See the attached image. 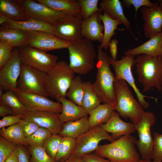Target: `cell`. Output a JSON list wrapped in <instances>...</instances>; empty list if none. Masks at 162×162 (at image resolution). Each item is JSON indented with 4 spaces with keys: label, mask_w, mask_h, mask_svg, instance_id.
I'll return each mask as SVG.
<instances>
[{
    "label": "cell",
    "mask_w": 162,
    "mask_h": 162,
    "mask_svg": "<svg viewBox=\"0 0 162 162\" xmlns=\"http://www.w3.org/2000/svg\"><path fill=\"white\" fill-rule=\"evenodd\" d=\"M110 65V57L99 45L98 47L96 79L92 86L101 102L110 104L114 108L115 97L114 83L116 78L111 70Z\"/></svg>",
    "instance_id": "6da1fadb"
},
{
    "label": "cell",
    "mask_w": 162,
    "mask_h": 162,
    "mask_svg": "<svg viewBox=\"0 0 162 162\" xmlns=\"http://www.w3.org/2000/svg\"><path fill=\"white\" fill-rule=\"evenodd\" d=\"M138 80L142 86V93L155 88L162 91V56L154 57L146 54L139 55L135 59Z\"/></svg>",
    "instance_id": "7a4b0ae2"
},
{
    "label": "cell",
    "mask_w": 162,
    "mask_h": 162,
    "mask_svg": "<svg viewBox=\"0 0 162 162\" xmlns=\"http://www.w3.org/2000/svg\"><path fill=\"white\" fill-rule=\"evenodd\" d=\"M136 141L131 134L123 136L110 143L99 145L95 153L111 162H138L140 159L136 148Z\"/></svg>",
    "instance_id": "3957f363"
},
{
    "label": "cell",
    "mask_w": 162,
    "mask_h": 162,
    "mask_svg": "<svg viewBox=\"0 0 162 162\" xmlns=\"http://www.w3.org/2000/svg\"><path fill=\"white\" fill-rule=\"evenodd\" d=\"M114 85L115 110L123 118H129L134 125L137 124L145 112L142 107L134 98L125 81L116 79Z\"/></svg>",
    "instance_id": "277c9868"
},
{
    "label": "cell",
    "mask_w": 162,
    "mask_h": 162,
    "mask_svg": "<svg viewBox=\"0 0 162 162\" xmlns=\"http://www.w3.org/2000/svg\"><path fill=\"white\" fill-rule=\"evenodd\" d=\"M69 66L75 74L83 75L93 68L96 52L92 41L83 38L68 47Z\"/></svg>",
    "instance_id": "5b68a950"
},
{
    "label": "cell",
    "mask_w": 162,
    "mask_h": 162,
    "mask_svg": "<svg viewBox=\"0 0 162 162\" xmlns=\"http://www.w3.org/2000/svg\"><path fill=\"white\" fill-rule=\"evenodd\" d=\"M74 76L66 62H57L46 73V85L49 96L58 101L61 98H66Z\"/></svg>",
    "instance_id": "8992f818"
},
{
    "label": "cell",
    "mask_w": 162,
    "mask_h": 162,
    "mask_svg": "<svg viewBox=\"0 0 162 162\" xmlns=\"http://www.w3.org/2000/svg\"><path fill=\"white\" fill-rule=\"evenodd\" d=\"M46 73L22 63L17 89L22 92L48 97L46 85Z\"/></svg>",
    "instance_id": "52a82bcc"
},
{
    "label": "cell",
    "mask_w": 162,
    "mask_h": 162,
    "mask_svg": "<svg viewBox=\"0 0 162 162\" xmlns=\"http://www.w3.org/2000/svg\"><path fill=\"white\" fill-rule=\"evenodd\" d=\"M103 140H107L111 142L116 140L102 128L101 125L90 128L88 132L76 139L75 148L69 158L82 157L95 151L99 142Z\"/></svg>",
    "instance_id": "ba28073f"
},
{
    "label": "cell",
    "mask_w": 162,
    "mask_h": 162,
    "mask_svg": "<svg viewBox=\"0 0 162 162\" xmlns=\"http://www.w3.org/2000/svg\"><path fill=\"white\" fill-rule=\"evenodd\" d=\"M156 120V116L153 113L145 112L140 121L134 125L139 136L136 146L142 160H151L152 158L154 140L151 128Z\"/></svg>",
    "instance_id": "9c48e42d"
},
{
    "label": "cell",
    "mask_w": 162,
    "mask_h": 162,
    "mask_svg": "<svg viewBox=\"0 0 162 162\" xmlns=\"http://www.w3.org/2000/svg\"><path fill=\"white\" fill-rule=\"evenodd\" d=\"M22 63L42 72L47 73L57 62L58 57L29 45L18 49Z\"/></svg>",
    "instance_id": "30bf717a"
},
{
    "label": "cell",
    "mask_w": 162,
    "mask_h": 162,
    "mask_svg": "<svg viewBox=\"0 0 162 162\" xmlns=\"http://www.w3.org/2000/svg\"><path fill=\"white\" fill-rule=\"evenodd\" d=\"M109 57L111 65L115 72L116 79L123 80L127 82L133 89L139 103L142 108L145 109L148 108L150 105L146 101L145 98H153L143 94L135 84L131 70L132 66L135 65L134 56L131 55L123 56L118 60H114L111 56Z\"/></svg>",
    "instance_id": "8fae6325"
},
{
    "label": "cell",
    "mask_w": 162,
    "mask_h": 162,
    "mask_svg": "<svg viewBox=\"0 0 162 162\" xmlns=\"http://www.w3.org/2000/svg\"><path fill=\"white\" fill-rule=\"evenodd\" d=\"M17 0L28 18L36 19L54 26L68 15L33 0Z\"/></svg>",
    "instance_id": "7c38bea8"
},
{
    "label": "cell",
    "mask_w": 162,
    "mask_h": 162,
    "mask_svg": "<svg viewBox=\"0 0 162 162\" xmlns=\"http://www.w3.org/2000/svg\"><path fill=\"white\" fill-rule=\"evenodd\" d=\"M22 63L18 49H16L8 61L0 68V87L7 91H16Z\"/></svg>",
    "instance_id": "4fadbf2b"
},
{
    "label": "cell",
    "mask_w": 162,
    "mask_h": 162,
    "mask_svg": "<svg viewBox=\"0 0 162 162\" xmlns=\"http://www.w3.org/2000/svg\"><path fill=\"white\" fill-rule=\"evenodd\" d=\"M83 20L81 14L68 15L55 27L53 34L70 43H75L83 38L82 32Z\"/></svg>",
    "instance_id": "5bb4252c"
},
{
    "label": "cell",
    "mask_w": 162,
    "mask_h": 162,
    "mask_svg": "<svg viewBox=\"0 0 162 162\" xmlns=\"http://www.w3.org/2000/svg\"><path fill=\"white\" fill-rule=\"evenodd\" d=\"M14 93L28 111H47L58 113L62 111V104L60 102L52 101L44 96L22 92L17 89Z\"/></svg>",
    "instance_id": "9a60e30c"
},
{
    "label": "cell",
    "mask_w": 162,
    "mask_h": 162,
    "mask_svg": "<svg viewBox=\"0 0 162 162\" xmlns=\"http://www.w3.org/2000/svg\"><path fill=\"white\" fill-rule=\"evenodd\" d=\"M26 32L28 45L45 52L67 48L71 44L52 33L41 31Z\"/></svg>",
    "instance_id": "2e32d148"
},
{
    "label": "cell",
    "mask_w": 162,
    "mask_h": 162,
    "mask_svg": "<svg viewBox=\"0 0 162 162\" xmlns=\"http://www.w3.org/2000/svg\"><path fill=\"white\" fill-rule=\"evenodd\" d=\"M140 11L145 23L144 32L148 38L157 35L162 31V0L155 3L152 8L143 6Z\"/></svg>",
    "instance_id": "e0dca14e"
},
{
    "label": "cell",
    "mask_w": 162,
    "mask_h": 162,
    "mask_svg": "<svg viewBox=\"0 0 162 162\" xmlns=\"http://www.w3.org/2000/svg\"><path fill=\"white\" fill-rule=\"evenodd\" d=\"M60 113L47 111H28L23 114L21 119L31 120L40 127L45 128L52 134H59L63 124L59 119Z\"/></svg>",
    "instance_id": "ac0fdd59"
},
{
    "label": "cell",
    "mask_w": 162,
    "mask_h": 162,
    "mask_svg": "<svg viewBox=\"0 0 162 162\" xmlns=\"http://www.w3.org/2000/svg\"><path fill=\"white\" fill-rule=\"evenodd\" d=\"M100 10L93 14L88 19L83 20L82 32L83 38L94 41L102 43L104 36V26L101 22Z\"/></svg>",
    "instance_id": "d6986e66"
},
{
    "label": "cell",
    "mask_w": 162,
    "mask_h": 162,
    "mask_svg": "<svg viewBox=\"0 0 162 162\" xmlns=\"http://www.w3.org/2000/svg\"><path fill=\"white\" fill-rule=\"evenodd\" d=\"M101 126L106 132L111 133V136L115 140L136 131L133 123L123 121L118 113L115 111L109 120L104 124H101Z\"/></svg>",
    "instance_id": "ffe728a7"
},
{
    "label": "cell",
    "mask_w": 162,
    "mask_h": 162,
    "mask_svg": "<svg viewBox=\"0 0 162 162\" xmlns=\"http://www.w3.org/2000/svg\"><path fill=\"white\" fill-rule=\"evenodd\" d=\"M2 26L24 32L41 31L52 33L56 29L52 25L31 18L22 21L9 20Z\"/></svg>",
    "instance_id": "44dd1931"
},
{
    "label": "cell",
    "mask_w": 162,
    "mask_h": 162,
    "mask_svg": "<svg viewBox=\"0 0 162 162\" xmlns=\"http://www.w3.org/2000/svg\"><path fill=\"white\" fill-rule=\"evenodd\" d=\"M162 44V31L138 46L129 49L124 52L125 56L146 54L154 57L160 56Z\"/></svg>",
    "instance_id": "7402d4cb"
},
{
    "label": "cell",
    "mask_w": 162,
    "mask_h": 162,
    "mask_svg": "<svg viewBox=\"0 0 162 162\" xmlns=\"http://www.w3.org/2000/svg\"><path fill=\"white\" fill-rule=\"evenodd\" d=\"M58 102L62 104V111L59 118L62 124L79 120L88 115L82 106L76 105L66 98H60Z\"/></svg>",
    "instance_id": "603a6c76"
},
{
    "label": "cell",
    "mask_w": 162,
    "mask_h": 162,
    "mask_svg": "<svg viewBox=\"0 0 162 162\" xmlns=\"http://www.w3.org/2000/svg\"><path fill=\"white\" fill-rule=\"evenodd\" d=\"M0 40L13 48L28 45L26 32L2 26L0 29Z\"/></svg>",
    "instance_id": "cb8c5ba5"
},
{
    "label": "cell",
    "mask_w": 162,
    "mask_h": 162,
    "mask_svg": "<svg viewBox=\"0 0 162 162\" xmlns=\"http://www.w3.org/2000/svg\"><path fill=\"white\" fill-rule=\"evenodd\" d=\"M100 10L112 18L121 22L131 33L130 23L125 16L121 2L119 0H103L100 3Z\"/></svg>",
    "instance_id": "d4e9b609"
},
{
    "label": "cell",
    "mask_w": 162,
    "mask_h": 162,
    "mask_svg": "<svg viewBox=\"0 0 162 162\" xmlns=\"http://www.w3.org/2000/svg\"><path fill=\"white\" fill-rule=\"evenodd\" d=\"M88 117L85 116L77 120L64 123L59 134L61 136H67L76 139L90 129Z\"/></svg>",
    "instance_id": "484cf974"
},
{
    "label": "cell",
    "mask_w": 162,
    "mask_h": 162,
    "mask_svg": "<svg viewBox=\"0 0 162 162\" xmlns=\"http://www.w3.org/2000/svg\"><path fill=\"white\" fill-rule=\"evenodd\" d=\"M37 1L51 9L67 15L81 14V8L78 0H37Z\"/></svg>",
    "instance_id": "4316f807"
},
{
    "label": "cell",
    "mask_w": 162,
    "mask_h": 162,
    "mask_svg": "<svg viewBox=\"0 0 162 162\" xmlns=\"http://www.w3.org/2000/svg\"><path fill=\"white\" fill-rule=\"evenodd\" d=\"M115 109L109 104H100L89 114L88 119L90 128L106 123L115 112Z\"/></svg>",
    "instance_id": "83f0119b"
},
{
    "label": "cell",
    "mask_w": 162,
    "mask_h": 162,
    "mask_svg": "<svg viewBox=\"0 0 162 162\" xmlns=\"http://www.w3.org/2000/svg\"><path fill=\"white\" fill-rule=\"evenodd\" d=\"M0 14L14 21H24L28 19L17 0H0Z\"/></svg>",
    "instance_id": "f1b7e54d"
},
{
    "label": "cell",
    "mask_w": 162,
    "mask_h": 162,
    "mask_svg": "<svg viewBox=\"0 0 162 162\" xmlns=\"http://www.w3.org/2000/svg\"><path fill=\"white\" fill-rule=\"evenodd\" d=\"M100 18L104 29L103 40L99 46L103 49L107 50L109 48V44L112 38L116 34L115 31L118 29V26L122 23L118 20L112 18L105 12L100 15Z\"/></svg>",
    "instance_id": "f546056e"
},
{
    "label": "cell",
    "mask_w": 162,
    "mask_h": 162,
    "mask_svg": "<svg viewBox=\"0 0 162 162\" xmlns=\"http://www.w3.org/2000/svg\"><path fill=\"white\" fill-rule=\"evenodd\" d=\"M84 94L81 106L89 115L101 102L94 91L91 81L83 82Z\"/></svg>",
    "instance_id": "4dcf8cb0"
},
{
    "label": "cell",
    "mask_w": 162,
    "mask_h": 162,
    "mask_svg": "<svg viewBox=\"0 0 162 162\" xmlns=\"http://www.w3.org/2000/svg\"><path fill=\"white\" fill-rule=\"evenodd\" d=\"M0 136L17 145L28 146L26 137L19 123L0 129Z\"/></svg>",
    "instance_id": "1f68e13d"
},
{
    "label": "cell",
    "mask_w": 162,
    "mask_h": 162,
    "mask_svg": "<svg viewBox=\"0 0 162 162\" xmlns=\"http://www.w3.org/2000/svg\"><path fill=\"white\" fill-rule=\"evenodd\" d=\"M0 103L7 105L12 110L14 115H22L28 111L14 92L7 91L0 98Z\"/></svg>",
    "instance_id": "d6a6232c"
},
{
    "label": "cell",
    "mask_w": 162,
    "mask_h": 162,
    "mask_svg": "<svg viewBox=\"0 0 162 162\" xmlns=\"http://www.w3.org/2000/svg\"><path fill=\"white\" fill-rule=\"evenodd\" d=\"M84 94L83 82L81 76H77L72 80L66 97L76 105L81 106Z\"/></svg>",
    "instance_id": "836d02e7"
},
{
    "label": "cell",
    "mask_w": 162,
    "mask_h": 162,
    "mask_svg": "<svg viewBox=\"0 0 162 162\" xmlns=\"http://www.w3.org/2000/svg\"><path fill=\"white\" fill-rule=\"evenodd\" d=\"M76 139L67 136H62L55 162H61L68 159L75 148Z\"/></svg>",
    "instance_id": "e575fe53"
},
{
    "label": "cell",
    "mask_w": 162,
    "mask_h": 162,
    "mask_svg": "<svg viewBox=\"0 0 162 162\" xmlns=\"http://www.w3.org/2000/svg\"><path fill=\"white\" fill-rule=\"evenodd\" d=\"M52 134L47 129L40 127L32 135L26 138V141L28 146H42L46 140Z\"/></svg>",
    "instance_id": "d590c367"
},
{
    "label": "cell",
    "mask_w": 162,
    "mask_h": 162,
    "mask_svg": "<svg viewBox=\"0 0 162 162\" xmlns=\"http://www.w3.org/2000/svg\"><path fill=\"white\" fill-rule=\"evenodd\" d=\"M28 146L31 156L30 162H55L42 146Z\"/></svg>",
    "instance_id": "8d00e7d4"
},
{
    "label": "cell",
    "mask_w": 162,
    "mask_h": 162,
    "mask_svg": "<svg viewBox=\"0 0 162 162\" xmlns=\"http://www.w3.org/2000/svg\"><path fill=\"white\" fill-rule=\"evenodd\" d=\"M62 137L59 134H52L46 140L42 146L47 154L54 160L59 148Z\"/></svg>",
    "instance_id": "74e56055"
},
{
    "label": "cell",
    "mask_w": 162,
    "mask_h": 162,
    "mask_svg": "<svg viewBox=\"0 0 162 162\" xmlns=\"http://www.w3.org/2000/svg\"><path fill=\"white\" fill-rule=\"evenodd\" d=\"M78 1L83 20L88 19L94 13L100 10L98 7V0H78Z\"/></svg>",
    "instance_id": "f35d334b"
},
{
    "label": "cell",
    "mask_w": 162,
    "mask_h": 162,
    "mask_svg": "<svg viewBox=\"0 0 162 162\" xmlns=\"http://www.w3.org/2000/svg\"><path fill=\"white\" fill-rule=\"evenodd\" d=\"M17 145L0 137V162H4L8 156L17 148Z\"/></svg>",
    "instance_id": "ab89813d"
},
{
    "label": "cell",
    "mask_w": 162,
    "mask_h": 162,
    "mask_svg": "<svg viewBox=\"0 0 162 162\" xmlns=\"http://www.w3.org/2000/svg\"><path fill=\"white\" fill-rule=\"evenodd\" d=\"M153 145L152 158L153 161H162V134H153Z\"/></svg>",
    "instance_id": "60d3db41"
},
{
    "label": "cell",
    "mask_w": 162,
    "mask_h": 162,
    "mask_svg": "<svg viewBox=\"0 0 162 162\" xmlns=\"http://www.w3.org/2000/svg\"><path fill=\"white\" fill-rule=\"evenodd\" d=\"M18 123L21 127L26 138L31 136L40 127L35 122L28 120L21 119Z\"/></svg>",
    "instance_id": "b9f144b4"
},
{
    "label": "cell",
    "mask_w": 162,
    "mask_h": 162,
    "mask_svg": "<svg viewBox=\"0 0 162 162\" xmlns=\"http://www.w3.org/2000/svg\"><path fill=\"white\" fill-rule=\"evenodd\" d=\"M13 48L8 44L0 40V68L2 67L10 58Z\"/></svg>",
    "instance_id": "7bdbcfd3"
},
{
    "label": "cell",
    "mask_w": 162,
    "mask_h": 162,
    "mask_svg": "<svg viewBox=\"0 0 162 162\" xmlns=\"http://www.w3.org/2000/svg\"><path fill=\"white\" fill-rule=\"evenodd\" d=\"M122 3L124 5L130 8L133 6L135 8V18L136 19L138 9L142 6L152 8L154 6L155 2L152 3L149 0H124Z\"/></svg>",
    "instance_id": "ee69618b"
},
{
    "label": "cell",
    "mask_w": 162,
    "mask_h": 162,
    "mask_svg": "<svg viewBox=\"0 0 162 162\" xmlns=\"http://www.w3.org/2000/svg\"><path fill=\"white\" fill-rule=\"evenodd\" d=\"M22 115H9L4 116L0 120V128L9 127L19 123Z\"/></svg>",
    "instance_id": "f6af8a7d"
},
{
    "label": "cell",
    "mask_w": 162,
    "mask_h": 162,
    "mask_svg": "<svg viewBox=\"0 0 162 162\" xmlns=\"http://www.w3.org/2000/svg\"><path fill=\"white\" fill-rule=\"evenodd\" d=\"M17 151L19 162H30L28 153L23 146L18 145Z\"/></svg>",
    "instance_id": "bcb514c9"
},
{
    "label": "cell",
    "mask_w": 162,
    "mask_h": 162,
    "mask_svg": "<svg viewBox=\"0 0 162 162\" xmlns=\"http://www.w3.org/2000/svg\"><path fill=\"white\" fill-rule=\"evenodd\" d=\"M82 157L86 162H111L108 159L106 160L97 154H86Z\"/></svg>",
    "instance_id": "7dc6e473"
},
{
    "label": "cell",
    "mask_w": 162,
    "mask_h": 162,
    "mask_svg": "<svg viewBox=\"0 0 162 162\" xmlns=\"http://www.w3.org/2000/svg\"><path fill=\"white\" fill-rule=\"evenodd\" d=\"M118 40L116 39H113L111 40L109 44L110 48L109 51L111 57L115 60H116L117 54V46Z\"/></svg>",
    "instance_id": "c3c4849f"
},
{
    "label": "cell",
    "mask_w": 162,
    "mask_h": 162,
    "mask_svg": "<svg viewBox=\"0 0 162 162\" xmlns=\"http://www.w3.org/2000/svg\"><path fill=\"white\" fill-rule=\"evenodd\" d=\"M9 115H14L12 110L7 105L0 103V116L3 117Z\"/></svg>",
    "instance_id": "681fc988"
},
{
    "label": "cell",
    "mask_w": 162,
    "mask_h": 162,
    "mask_svg": "<svg viewBox=\"0 0 162 162\" xmlns=\"http://www.w3.org/2000/svg\"><path fill=\"white\" fill-rule=\"evenodd\" d=\"M4 162H19L17 148L8 156Z\"/></svg>",
    "instance_id": "f907efd6"
},
{
    "label": "cell",
    "mask_w": 162,
    "mask_h": 162,
    "mask_svg": "<svg viewBox=\"0 0 162 162\" xmlns=\"http://www.w3.org/2000/svg\"><path fill=\"white\" fill-rule=\"evenodd\" d=\"M61 162H86L82 157L78 158H69L67 160Z\"/></svg>",
    "instance_id": "816d5d0a"
},
{
    "label": "cell",
    "mask_w": 162,
    "mask_h": 162,
    "mask_svg": "<svg viewBox=\"0 0 162 162\" xmlns=\"http://www.w3.org/2000/svg\"><path fill=\"white\" fill-rule=\"evenodd\" d=\"M10 20L7 16L4 15L0 14V25H2L7 22Z\"/></svg>",
    "instance_id": "f5cc1de1"
},
{
    "label": "cell",
    "mask_w": 162,
    "mask_h": 162,
    "mask_svg": "<svg viewBox=\"0 0 162 162\" xmlns=\"http://www.w3.org/2000/svg\"><path fill=\"white\" fill-rule=\"evenodd\" d=\"M4 89L2 88V87H0V98H1L2 96L3 95V91Z\"/></svg>",
    "instance_id": "db71d44e"
},
{
    "label": "cell",
    "mask_w": 162,
    "mask_h": 162,
    "mask_svg": "<svg viewBox=\"0 0 162 162\" xmlns=\"http://www.w3.org/2000/svg\"><path fill=\"white\" fill-rule=\"evenodd\" d=\"M138 162H152L151 160H140Z\"/></svg>",
    "instance_id": "11a10c76"
},
{
    "label": "cell",
    "mask_w": 162,
    "mask_h": 162,
    "mask_svg": "<svg viewBox=\"0 0 162 162\" xmlns=\"http://www.w3.org/2000/svg\"><path fill=\"white\" fill-rule=\"evenodd\" d=\"M160 56H162V44L161 46V52H160Z\"/></svg>",
    "instance_id": "9f6ffc18"
},
{
    "label": "cell",
    "mask_w": 162,
    "mask_h": 162,
    "mask_svg": "<svg viewBox=\"0 0 162 162\" xmlns=\"http://www.w3.org/2000/svg\"><path fill=\"white\" fill-rule=\"evenodd\" d=\"M152 162H159V161H153Z\"/></svg>",
    "instance_id": "6f0895ef"
}]
</instances>
